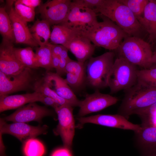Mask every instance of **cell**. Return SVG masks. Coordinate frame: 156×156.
Returning <instances> with one entry per match:
<instances>
[{
  "label": "cell",
  "instance_id": "obj_1",
  "mask_svg": "<svg viewBox=\"0 0 156 156\" xmlns=\"http://www.w3.org/2000/svg\"><path fill=\"white\" fill-rule=\"evenodd\" d=\"M94 11L107 17L129 36L141 38L143 27L132 12L119 0H103Z\"/></svg>",
  "mask_w": 156,
  "mask_h": 156
},
{
  "label": "cell",
  "instance_id": "obj_2",
  "mask_svg": "<svg viewBox=\"0 0 156 156\" xmlns=\"http://www.w3.org/2000/svg\"><path fill=\"white\" fill-rule=\"evenodd\" d=\"M100 15L102 21L81 31V34L88 38L96 47L116 50L129 36L114 22Z\"/></svg>",
  "mask_w": 156,
  "mask_h": 156
},
{
  "label": "cell",
  "instance_id": "obj_3",
  "mask_svg": "<svg viewBox=\"0 0 156 156\" xmlns=\"http://www.w3.org/2000/svg\"><path fill=\"white\" fill-rule=\"evenodd\" d=\"M125 91L118 114L127 119L131 115H138L156 102V88L138 80L134 85Z\"/></svg>",
  "mask_w": 156,
  "mask_h": 156
},
{
  "label": "cell",
  "instance_id": "obj_4",
  "mask_svg": "<svg viewBox=\"0 0 156 156\" xmlns=\"http://www.w3.org/2000/svg\"><path fill=\"white\" fill-rule=\"evenodd\" d=\"M117 57L144 69L153 65L151 62L153 52L149 43L140 38L128 36L116 50Z\"/></svg>",
  "mask_w": 156,
  "mask_h": 156
},
{
  "label": "cell",
  "instance_id": "obj_5",
  "mask_svg": "<svg viewBox=\"0 0 156 156\" xmlns=\"http://www.w3.org/2000/svg\"><path fill=\"white\" fill-rule=\"evenodd\" d=\"M115 54L108 51L92 57L86 64V83L97 89L108 87V78L114 64Z\"/></svg>",
  "mask_w": 156,
  "mask_h": 156
},
{
  "label": "cell",
  "instance_id": "obj_6",
  "mask_svg": "<svg viewBox=\"0 0 156 156\" xmlns=\"http://www.w3.org/2000/svg\"><path fill=\"white\" fill-rule=\"evenodd\" d=\"M137 66L117 57L109 74L108 87L110 93H115L132 87L138 80Z\"/></svg>",
  "mask_w": 156,
  "mask_h": 156
},
{
  "label": "cell",
  "instance_id": "obj_7",
  "mask_svg": "<svg viewBox=\"0 0 156 156\" xmlns=\"http://www.w3.org/2000/svg\"><path fill=\"white\" fill-rule=\"evenodd\" d=\"M98 22L96 14L93 10L79 5L72 1L66 18L59 24L81 32Z\"/></svg>",
  "mask_w": 156,
  "mask_h": 156
},
{
  "label": "cell",
  "instance_id": "obj_8",
  "mask_svg": "<svg viewBox=\"0 0 156 156\" xmlns=\"http://www.w3.org/2000/svg\"><path fill=\"white\" fill-rule=\"evenodd\" d=\"M36 80L31 69L29 68L15 75H6L0 71V96L32 88Z\"/></svg>",
  "mask_w": 156,
  "mask_h": 156
},
{
  "label": "cell",
  "instance_id": "obj_9",
  "mask_svg": "<svg viewBox=\"0 0 156 156\" xmlns=\"http://www.w3.org/2000/svg\"><path fill=\"white\" fill-rule=\"evenodd\" d=\"M77 128H80L85 124L91 123L106 127L134 131L136 134L142 129L141 126L129 121L125 117L119 114H98L77 118Z\"/></svg>",
  "mask_w": 156,
  "mask_h": 156
},
{
  "label": "cell",
  "instance_id": "obj_10",
  "mask_svg": "<svg viewBox=\"0 0 156 156\" xmlns=\"http://www.w3.org/2000/svg\"><path fill=\"white\" fill-rule=\"evenodd\" d=\"M70 0H52L41 4L37 12L42 20L47 21L50 25H58L66 18L70 8Z\"/></svg>",
  "mask_w": 156,
  "mask_h": 156
},
{
  "label": "cell",
  "instance_id": "obj_11",
  "mask_svg": "<svg viewBox=\"0 0 156 156\" xmlns=\"http://www.w3.org/2000/svg\"><path fill=\"white\" fill-rule=\"evenodd\" d=\"M72 107L60 106L55 112L58 123L54 131L56 135L61 138L64 147L70 148L72 146L76 127L73 115Z\"/></svg>",
  "mask_w": 156,
  "mask_h": 156
},
{
  "label": "cell",
  "instance_id": "obj_12",
  "mask_svg": "<svg viewBox=\"0 0 156 156\" xmlns=\"http://www.w3.org/2000/svg\"><path fill=\"white\" fill-rule=\"evenodd\" d=\"M48 128L46 125L34 126L23 122L8 124L2 118H0V134L12 135L23 143L29 139L46 134Z\"/></svg>",
  "mask_w": 156,
  "mask_h": 156
},
{
  "label": "cell",
  "instance_id": "obj_13",
  "mask_svg": "<svg viewBox=\"0 0 156 156\" xmlns=\"http://www.w3.org/2000/svg\"><path fill=\"white\" fill-rule=\"evenodd\" d=\"M118 99L109 94L101 93L96 90L91 94H87L85 99L80 101L78 115L82 117L87 114L98 112L114 105Z\"/></svg>",
  "mask_w": 156,
  "mask_h": 156
},
{
  "label": "cell",
  "instance_id": "obj_14",
  "mask_svg": "<svg viewBox=\"0 0 156 156\" xmlns=\"http://www.w3.org/2000/svg\"><path fill=\"white\" fill-rule=\"evenodd\" d=\"M53 112L45 107L35 103H28L17 109L14 112L2 118L5 121L25 123L36 121L41 123L42 118L52 116Z\"/></svg>",
  "mask_w": 156,
  "mask_h": 156
},
{
  "label": "cell",
  "instance_id": "obj_15",
  "mask_svg": "<svg viewBox=\"0 0 156 156\" xmlns=\"http://www.w3.org/2000/svg\"><path fill=\"white\" fill-rule=\"evenodd\" d=\"M6 2L5 7L12 24L15 42L25 44L31 47H38V45L32 37L27 22L19 16L13 7L15 0H7Z\"/></svg>",
  "mask_w": 156,
  "mask_h": 156
},
{
  "label": "cell",
  "instance_id": "obj_16",
  "mask_svg": "<svg viewBox=\"0 0 156 156\" xmlns=\"http://www.w3.org/2000/svg\"><path fill=\"white\" fill-rule=\"evenodd\" d=\"M25 68L16 55L13 43L3 39L0 45V71L6 75H15Z\"/></svg>",
  "mask_w": 156,
  "mask_h": 156
},
{
  "label": "cell",
  "instance_id": "obj_17",
  "mask_svg": "<svg viewBox=\"0 0 156 156\" xmlns=\"http://www.w3.org/2000/svg\"><path fill=\"white\" fill-rule=\"evenodd\" d=\"M49 87L59 96L71 103L73 107H79L80 101L66 82L57 73L48 71L43 77Z\"/></svg>",
  "mask_w": 156,
  "mask_h": 156
},
{
  "label": "cell",
  "instance_id": "obj_18",
  "mask_svg": "<svg viewBox=\"0 0 156 156\" xmlns=\"http://www.w3.org/2000/svg\"><path fill=\"white\" fill-rule=\"evenodd\" d=\"M86 64L71 59L66 66L65 80L71 89L75 90L82 88L86 83Z\"/></svg>",
  "mask_w": 156,
  "mask_h": 156
},
{
  "label": "cell",
  "instance_id": "obj_19",
  "mask_svg": "<svg viewBox=\"0 0 156 156\" xmlns=\"http://www.w3.org/2000/svg\"><path fill=\"white\" fill-rule=\"evenodd\" d=\"M44 96L34 91L23 94L0 96V112L18 108L27 104L36 102H42Z\"/></svg>",
  "mask_w": 156,
  "mask_h": 156
},
{
  "label": "cell",
  "instance_id": "obj_20",
  "mask_svg": "<svg viewBox=\"0 0 156 156\" xmlns=\"http://www.w3.org/2000/svg\"><path fill=\"white\" fill-rule=\"evenodd\" d=\"M96 47L88 38L80 35L74 38L66 48L78 61L85 63L92 57Z\"/></svg>",
  "mask_w": 156,
  "mask_h": 156
},
{
  "label": "cell",
  "instance_id": "obj_21",
  "mask_svg": "<svg viewBox=\"0 0 156 156\" xmlns=\"http://www.w3.org/2000/svg\"><path fill=\"white\" fill-rule=\"evenodd\" d=\"M139 22L148 33L150 41H156V0H149Z\"/></svg>",
  "mask_w": 156,
  "mask_h": 156
},
{
  "label": "cell",
  "instance_id": "obj_22",
  "mask_svg": "<svg viewBox=\"0 0 156 156\" xmlns=\"http://www.w3.org/2000/svg\"><path fill=\"white\" fill-rule=\"evenodd\" d=\"M81 35V31L69 28L60 24L54 25L50 38L51 43L62 45L66 47L75 37Z\"/></svg>",
  "mask_w": 156,
  "mask_h": 156
},
{
  "label": "cell",
  "instance_id": "obj_23",
  "mask_svg": "<svg viewBox=\"0 0 156 156\" xmlns=\"http://www.w3.org/2000/svg\"><path fill=\"white\" fill-rule=\"evenodd\" d=\"M30 33L40 47L45 46L49 42L51 33L50 25L46 21L37 20L29 28Z\"/></svg>",
  "mask_w": 156,
  "mask_h": 156
},
{
  "label": "cell",
  "instance_id": "obj_24",
  "mask_svg": "<svg viewBox=\"0 0 156 156\" xmlns=\"http://www.w3.org/2000/svg\"><path fill=\"white\" fill-rule=\"evenodd\" d=\"M137 134L139 142L145 152L156 146V127L141 126Z\"/></svg>",
  "mask_w": 156,
  "mask_h": 156
},
{
  "label": "cell",
  "instance_id": "obj_25",
  "mask_svg": "<svg viewBox=\"0 0 156 156\" xmlns=\"http://www.w3.org/2000/svg\"><path fill=\"white\" fill-rule=\"evenodd\" d=\"M32 89L34 91L53 99L60 106L68 105L73 107L69 102L60 97L51 89L45 81L43 77L36 80L33 84Z\"/></svg>",
  "mask_w": 156,
  "mask_h": 156
},
{
  "label": "cell",
  "instance_id": "obj_26",
  "mask_svg": "<svg viewBox=\"0 0 156 156\" xmlns=\"http://www.w3.org/2000/svg\"><path fill=\"white\" fill-rule=\"evenodd\" d=\"M51 45L49 42L45 46L37 47L35 53L37 67L43 68L48 71L53 68Z\"/></svg>",
  "mask_w": 156,
  "mask_h": 156
},
{
  "label": "cell",
  "instance_id": "obj_27",
  "mask_svg": "<svg viewBox=\"0 0 156 156\" xmlns=\"http://www.w3.org/2000/svg\"><path fill=\"white\" fill-rule=\"evenodd\" d=\"M0 33L3 39L15 42L12 24L5 7L0 8Z\"/></svg>",
  "mask_w": 156,
  "mask_h": 156
},
{
  "label": "cell",
  "instance_id": "obj_28",
  "mask_svg": "<svg viewBox=\"0 0 156 156\" xmlns=\"http://www.w3.org/2000/svg\"><path fill=\"white\" fill-rule=\"evenodd\" d=\"M16 55L20 62L25 67L31 69L37 68L35 53L32 47L14 48Z\"/></svg>",
  "mask_w": 156,
  "mask_h": 156
},
{
  "label": "cell",
  "instance_id": "obj_29",
  "mask_svg": "<svg viewBox=\"0 0 156 156\" xmlns=\"http://www.w3.org/2000/svg\"><path fill=\"white\" fill-rule=\"evenodd\" d=\"M45 151L43 144L35 138L29 139L24 143L23 151L25 156H42Z\"/></svg>",
  "mask_w": 156,
  "mask_h": 156
},
{
  "label": "cell",
  "instance_id": "obj_30",
  "mask_svg": "<svg viewBox=\"0 0 156 156\" xmlns=\"http://www.w3.org/2000/svg\"><path fill=\"white\" fill-rule=\"evenodd\" d=\"M138 80L151 87L156 88V65H153L150 68L138 70Z\"/></svg>",
  "mask_w": 156,
  "mask_h": 156
},
{
  "label": "cell",
  "instance_id": "obj_31",
  "mask_svg": "<svg viewBox=\"0 0 156 156\" xmlns=\"http://www.w3.org/2000/svg\"><path fill=\"white\" fill-rule=\"evenodd\" d=\"M119 0L129 8L139 22L143 17L145 8L149 1L148 0Z\"/></svg>",
  "mask_w": 156,
  "mask_h": 156
},
{
  "label": "cell",
  "instance_id": "obj_32",
  "mask_svg": "<svg viewBox=\"0 0 156 156\" xmlns=\"http://www.w3.org/2000/svg\"><path fill=\"white\" fill-rule=\"evenodd\" d=\"M138 115L142 119V126L156 127V102Z\"/></svg>",
  "mask_w": 156,
  "mask_h": 156
},
{
  "label": "cell",
  "instance_id": "obj_33",
  "mask_svg": "<svg viewBox=\"0 0 156 156\" xmlns=\"http://www.w3.org/2000/svg\"><path fill=\"white\" fill-rule=\"evenodd\" d=\"M14 3L15 11L21 18L27 22L34 20L35 14L34 9L26 6L16 1H15Z\"/></svg>",
  "mask_w": 156,
  "mask_h": 156
},
{
  "label": "cell",
  "instance_id": "obj_34",
  "mask_svg": "<svg viewBox=\"0 0 156 156\" xmlns=\"http://www.w3.org/2000/svg\"><path fill=\"white\" fill-rule=\"evenodd\" d=\"M73 1L79 5L89 8L94 11L100 5L103 0H74Z\"/></svg>",
  "mask_w": 156,
  "mask_h": 156
},
{
  "label": "cell",
  "instance_id": "obj_35",
  "mask_svg": "<svg viewBox=\"0 0 156 156\" xmlns=\"http://www.w3.org/2000/svg\"><path fill=\"white\" fill-rule=\"evenodd\" d=\"M60 57L59 66L56 73L61 76V75L66 74L65 69L66 65L68 62L71 59H65Z\"/></svg>",
  "mask_w": 156,
  "mask_h": 156
},
{
  "label": "cell",
  "instance_id": "obj_36",
  "mask_svg": "<svg viewBox=\"0 0 156 156\" xmlns=\"http://www.w3.org/2000/svg\"><path fill=\"white\" fill-rule=\"evenodd\" d=\"M16 1L28 7L34 8L41 5L40 0H18Z\"/></svg>",
  "mask_w": 156,
  "mask_h": 156
},
{
  "label": "cell",
  "instance_id": "obj_37",
  "mask_svg": "<svg viewBox=\"0 0 156 156\" xmlns=\"http://www.w3.org/2000/svg\"><path fill=\"white\" fill-rule=\"evenodd\" d=\"M42 103L46 105L52 107L54 109L55 112L61 106L53 99L50 97L45 96H44Z\"/></svg>",
  "mask_w": 156,
  "mask_h": 156
},
{
  "label": "cell",
  "instance_id": "obj_38",
  "mask_svg": "<svg viewBox=\"0 0 156 156\" xmlns=\"http://www.w3.org/2000/svg\"><path fill=\"white\" fill-rule=\"evenodd\" d=\"M51 156H72V155L69 149L64 147L54 151Z\"/></svg>",
  "mask_w": 156,
  "mask_h": 156
},
{
  "label": "cell",
  "instance_id": "obj_39",
  "mask_svg": "<svg viewBox=\"0 0 156 156\" xmlns=\"http://www.w3.org/2000/svg\"><path fill=\"white\" fill-rule=\"evenodd\" d=\"M65 47L61 45L51 44V49L52 54L59 57Z\"/></svg>",
  "mask_w": 156,
  "mask_h": 156
},
{
  "label": "cell",
  "instance_id": "obj_40",
  "mask_svg": "<svg viewBox=\"0 0 156 156\" xmlns=\"http://www.w3.org/2000/svg\"><path fill=\"white\" fill-rule=\"evenodd\" d=\"M60 62L59 56L52 54V65L53 68H55L57 71Z\"/></svg>",
  "mask_w": 156,
  "mask_h": 156
},
{
  "label": "cell",
  "instance_id": "obj_41",
  "mask_svg": "<svg viewBox=\"0 0 156 156\" xmlns=\"http://www.w3.org/2000/svg\"><path fill=\"white\" fill-rule=\"evenodd\" d=\"M144 156H156V146L144 153Z\"/></svg>",
  "mask_w": 156,
  "mask_h": 156
},
{
  "label": "cell",
  "instance_id": "obj_42",
  "mask_svg": "<svg viewBox=\"0 0 156 156\" xmlns=\"http://www.w3.org/2000/svg\"><path fill=\"white\" fill-rule=\"evenodd\" d=\"M68 49L65 47L61 52L59 57L65 59L70 58L68 54Z\"/></svg>",
  "mask_w": 156,
  "mask_h": 156
},
{
  "label": "cell",
  "instance_id": "obj_43",
  "mask_svg": "<svg viewBox=\"0 0 156 156\" xmlns=\"http://www.w3.org/2000/svg\"><path fill=\"white\" fill-rule=\"evenodd\" d=\"M151 62L153 64L156 65V49L155 51L153 52V55L152 58Z\"/></svg>",
  "mask_w": 156,
  "mask_h": 156
}]
</instances>
